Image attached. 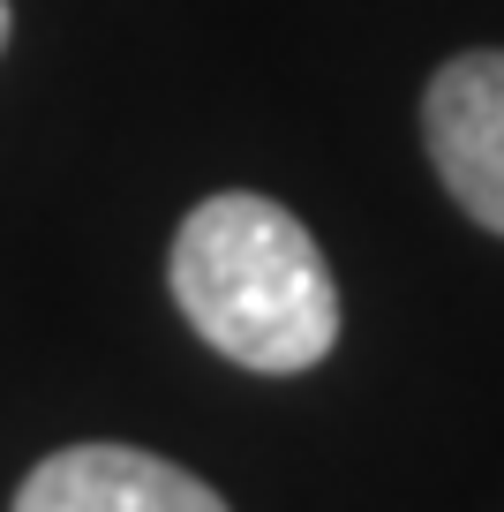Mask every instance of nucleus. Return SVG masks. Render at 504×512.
Returning a JSON list of instances; mask_svg holds the SVG:
<instances>
[{"instance_id": "3", "label": "nucleus", "mask_w": 504, "mask_h": 512, "mask_svg": "<svg viewBox=\"0 0 504 512\" xmlns=\"http://www.w3.org/2000/svg\"><path fill=\"white\" fill-rule=\"evenodd\" d=\"M16 512H226L204 475L136 445H68L23 475Z\"/></svg>"}, {"instance_id": "2", "label": "nucleus", "mask_w": 504, "mask_h": 512, "mask_svg": "<svg viewBox=\"0 0 504 512\" xmlns=\"http://www.w3.org/2000/svg\"><path fill=\"white\" fill-rule=\"evenodd\" d=\"M422 136L444 189L459 196V211L489 234H504V53L497 46L459 53L429 76Z\"/></svg>"}, {"instance_id": "1", "label": "nucleus", "mask_w": 504, "mask_h": 512, "mask_svg": "<svg viewBox=\"0 0 504 512\" xmlns=\"http://www.w3.org/2000/svg\"><path fill=\"white\" fill-rule=\"evenodd\" d=\"M174 302L226 362L301 377L339 339V287L316 234L249 189L204 196L174 234Z\"/></svg>"}, {"instance_id": "4", "label": "nucleus", "mask_w": 504, "mask_h": 512, "mask_svg": "<svg viewBox=\"0 0 504 512\" xmlns=\"http://www.w3.org/2000/svg\"><path fill=\"white\" fill-rule=\"evenodd\" d=\"M0 46H8V0H0Z\"/></svg>"}]
</instances>
